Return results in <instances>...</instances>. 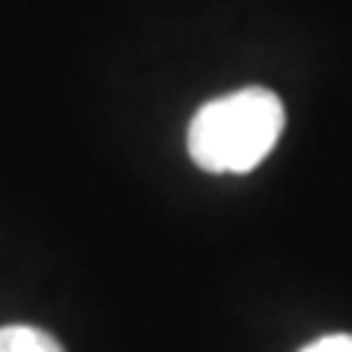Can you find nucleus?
Here are the masks:
<instances>
[{"label": "nucleus", "instance_id": "f257e3e1", "mask_svg": "<svg viewBox=\"0 0 352 352\" xmlns=\"http://www.w3.org/2000/svg\"><path fill=\"white\" fill-rule=\"evenodd\" d=\"M284 131V104L271 88H239L192 114L186 147L206 173H252Z\"/></svg>", "mask_w": 352, "mask_h": 352}, {"label": "nucleus", "instance_id": "f03ea898", "mask_svg": "<svg viewBox=\"0 0 352 352\" xmlns=\"http://www.w3.org/2000/svg\"><path fill=\"white\" fill-rule=\"evenodd\" d=\"M0 352H65L63 342L52 333L26 323H10L0 327Z\"/></svg>", "mask_w": 352, "mask_h": 352}, {"label": "nucleus", "instance_id": "7ed1b4c3", "mask_svg": "<svg viewBox=\"0 0 352 352\" xmlns=\"http://www.w3.org/2000/svg\"><path fill=\"white\" fill-rule=\"evenodd\" d=\"M300 352H352V336L349 333H333V336H323V340L303 346Z\"/></svg>", "mask_w": 352, "mask_h": 352}]
</instances>
